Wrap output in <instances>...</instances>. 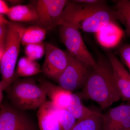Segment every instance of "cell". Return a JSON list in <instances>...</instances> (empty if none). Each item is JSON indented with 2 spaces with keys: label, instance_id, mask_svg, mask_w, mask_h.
<instances>
[{
  "label": "cell",
  "instance_id": "cell-1",
  "mask_svg": "<svg viewBox=\"0 0 130 130\" xmlns=\"http://www.w3.org/2000/svg\"><path fill=\"white\" fill-rule=\"evenodd\" d=\"M84 87L77 94L82 99L95 102L102 109L108 108L121 99L114 79L108 59L100 55Z\"/></svg>",
  "mask_w": 130,
  "mask_h": 130
},
{
  "label": "cell",
  "instance_id": "cell-2",
  "mask_svg": "<svg viewBox=\"0 0 130 130\" xmlns=\"http://www.w3.org/2000/svg\"><path fill=\"white\" fill-rule=\"evenodd\" d=\"M6 91L12 106L21 111L39 108L46 101L45 91L30 78L15 79Z\"/></svg>",
  "mask_w": 130,
  "mask_h": 130
},
{
  "label": "cell",
  "instance_id": "cell-3",
  "mask_svg": "<svg viewBox=\"0 0 130 130\" xmlns=\"http://www.w3.org/2000/svg\"><path fill=\"white\" fill-rule=\"evenodd\" d=\"M25 28L20 23L13 21H10L8 24L5 54L0 60L2 78L0 82V88L3 90H6L13 82L21 37Z\"/></svg>",
  "mask_w": 130,
  "mask_h": 130
},
{
  "label": "cell",
  "instance_id": "cell-4",
  "mask_svg": "<svg viewBox=\"0 0 130 130\" xmlns=\"http://www.w3.org/2000/svg\"><path fill=\"white\" fill-rule=\"evenodd\" d=\"M67 52L68 64L56 82L59 86L72 92L73 91L83 88L94 68Z\"/></svg>",
  "mask_w": 130,
  "mask_h": 130
},
{
  "label": "cell",
  "instance_id": "cell-5",
  "mask_svg": "<svg viewBox=\"0 0 130 130\" xmlns=\"http://www.w3.org/2000/svg\"><path fill=\"white\" fill-rule=\"evenodd\" d=\"M59 30L61 39L68 53L82 62L95 67L97 62L85 44L79 29L64 24L59 25Z\"/></svg>",
  "mask_w": 130,
  "mask_h": 130
},
{
  "label": "cell",
  "instance_id": "cell-6",
  "mask_svg": "<svg viewBox=\"0 0 130 130\" xmlns=\"http://www.w3.org/2000/svg\"><path fill=\"white\" fill-rule=\"evenodd\" d=\"M68 2L67 0L32 1L31 5L35 7L38 15L34 24L47 31L56 28Z\"/></svg>",
  "mask_w": 130,
  "mask_h": 130
},
{
  "label": "cell",
  "instance_id": "cell-7",
  "mask_svg": "<svg viewBox=\"0 0 130 130\" xmlns=\"http://www.w3.org/2000/svg\"><path fill=\"white\" fill-rule=\"evenodd\" d=\"M44 44L46 53L42 72L47 77L56 82L68 64V52L48 43Z\"/></svg>",
  "mask_w": 130,
  "mask_h": 130
},
{
  "label": "cell",
  "instance_id": "cell-8",
  "mask_svg": "<svg viewBox=\"0 0 130 130\" xmlns=\"http://www.w3.org/2000/svg\"><path fill=\"white\" fill-rule=\"evenodd\" d=\"M0 111V130H37L33 121L24 111L3 105Z\"/></svg>",
  "mask_w": 130,
  "mask_h": 130
},
{
  "label": "cell",
  "instance_id": "cell-9",
  "mask_svg": "<svg viewBox=\"0 0 130 130\" xmlns=\"http://www.w3.org/2000/svg\"><path fill=\"white\" fill-rule=\"evenodd\" d=\"M130 128V101L112 108L103 114L102 130H126Z\"/></svg>",
  "mask_w": 130,
  "mask_h": 130
},
{
  "label": "cell",
  "instance_id": "cell-10",
  "mask_svg": "<svg viewBox=\"0 0 130 130\" xmlns=\"http://www.w3.org/2000/svg\"><path fill=\"white\" fill-rule=\"evenodd\" d=\"M108 58L112 69L114 79L121 99L130 101V73L115 55L107 53Z\"/></svg>",
  "mask_w": 130,
  "mask_h": 130
},
{
  "label": "cell",
  "instance_id": "cell-11",
  "mask_svg": "<svg viewBox=\"0 0 130 130\" xmlns=\"http://www.w3.org/2000/svg\"><path fill=\"white\" fill-rule=\"evenodd\" d=\"M59 109L51 101H46L38 108L37 116L40 130H60Z\"/></svg>",
  "mask_w": 130,
  "mask_h": 130
},
{
  "label": "cell",
  "instance_id": "cell-12",
  "mask_svg": "<svg viewBox=\"0 0 130 130\" xmlns=\"http://www.w3.org/2000/svg\"><path fill=\"white\" fill-rule=\"evenodd\" d=\"M39 85L58 108L66 109L70 103L72 92L45 79L40 80Z\"/></svg>",
  "mask_w": 130,
  "mask_h": 130
},
{
  "label": "cell",
  "instance_id": "cell-13",
  "mask_svg": "<svg viewBox=\"0 0 130 130\" xmlns=\"http://www.w3.org/2000/svg\"><path fill=\"white\" fill-rule=\"evenodd\" d=\"M124 32L115 22H111L96 33V39L103 46L113 47L121 40Z\"/></svg>",
  "mask_w": 130,
  "mask_h": 130
},
{
  "label": "cell",
  "instance_id": "cell-14",
  "mask_svg": "<svg viewBox=\"0 0 130 130\" xmlns=\"http://www.w3.org/2000/svg\"><path fill=\"white\" fill-rule=\"evenodd\" d=\"M7 16L13 22L34 23L38 18L36 11L32 5H19L10 7Z\"/></svg>",
  "mask_w": 130,
  "mask_h": 130
},
{
  "label": "cell",
  "instance_id": "cell-15",
  "mask_svg": "<svg viewBox=\"0 0 130 130\" xmlns=\"http://www.w3.org/2000/svg\"><path fill=\"white\" fill-rule=\"evenodd\" d=\"M41 72L42 68L36 60L24 56L20 59L18 62L13 81L19 77L31 76Z\"/></svg>",
  "mask_w": 130,
  "mask_h": 130
},
{
  "label": "cell",
  "instance_id": "cell-16",
  "mask_svg": "<svg viewBox=\"0 0 130 130\" xmlns=\"http://www.w3.org/2000/svg\"><path fill=\"white\" fill-rule=\"evenodd\" d=\"M77 94L72 93L70 103L66 109L77 120L85 118L96 112L85 106Z\"/></svg>",
  "mask_w": 130,
  "mask_h": 130
},
{
  "label": "cell",
  "instance_id": "cell-17",
  "mask_svg": "<svg viewBox=\"0 0 130 130\" xmlns=\"http://www.w3.org/2000/svg\"><path fill=\"white\" fill-rule=\"evenodd\" d=\"M47 30L37 25L26 27L21 37V44L24 46L42 42L45 39Z\"/></svg>",
  "mask_w": 130,
  "mask_h": 130
},
{
  "label": "cell",
  "instance_id": "cell-18",
  "mask_svg": "<svg viewBox=\"0 0 130 130\" xmlns=\"http://www.w3.org/2000/svg\"><path fill=\"white\" fill-rule=\"evenodd\" d=\"M103 114L96 112L91 116L77 120L71 130H102Z\"/></svg>",
  "mask_w": 130,
  "mask_h": 130
},
{
  "label": "cell",
  "instance_id": "cell-19",
  "mask_svg": "<svg viewBox=\"0 0 130 130\" xmlns=\"http://www.w3.org/2000/svg\"><path fill=\"white\" fill-rule=\"evenodd\" d=\"M114 2L117 20L124 25L126 34L130 37V0H118Z\"/></svg>",
  "mask_w": 130,
  "mask_h": 130
},
{
  "label": "cell",
  "instance_id": "cell-20",
  "mask_svg": "<svg viewBox=\"0 0 130 130\" xmlns=\"http://www.w3.org/2000/svg\"><path fill=\"white\" fill-rule=\"evenodd\" d=\"M25 53L28 58L36 60L41 59L45 55L46 47L44 43L30 44L26 45Z\"/></svg>",
  "mask_w": 130,
  "mask_h": 130
},
{
  "label": "cell",
  "instance_id": "cell-21",
  "mask_svg": "<svg viewBox=\"0 0 130 130\" xmlns=\"http://www.w3.org/2000/svg\"><path fill=\"white\" fill-rule=\"evenodd\" d=\"M60 130H71L76 122L73 116L66 109L58 110Z\"/></svg>",
  "mask_w": 130,
  "mask_h": 130
},
{
  "label": "cell",
  "instance_id": "cell-22",
  "mask_svg": "<svg viewBox=\"0 0 130 130\" xmlns=\"http://www.w3.org/2000/svg\"><path fill=\"white\" fill-rule=\"evenodd\" d=\"M120 54L122 60L130 71V44L123 45L120 49Z\"/></svg>",
  "mask_w": 130,
  "mask_h": 130
},
{
  "label": "cell",
  "instance_id": "cell-23",
  "mask_svg": "<svg viewBox=\"0 0 130 130\" xmlns=\"http://www.w3.org/2000/svg\"><path fill=\"white\" fill-rule=\"evenodd\" d=\"M8 24L0 26V46H6Z\"/></svg>",
  "mask_w": 130,
  "mask_h": 130
},
{
  "label": "cell",
  "instance_id": "cell-24",
  "mask_svg": "<svg viewBox=\"0 0 130 130\" xmlns=\"http://www.w3.org/2000/svg\"><path fill=\"white\" fill-rule=\"evenodd\" d=\"M10 7H8L6 2L3 0H0V14L7 15Z\"/></svg>",
  "mask_w": 130,
  "mask_h": 130
},
{
  "label": "cell",
  "instance_id": "cell-25",
  "mask_svg": "<svg viewBox=\"0 0 130 130\" xmlns=\"http://www.w3.org/2000/svg\"><path fill=\"white\" fill-rule=\"evenodd\" d=\"M102 1L100 0H75V2L89 5H94L101 2Z\"/></svg>",
  "mask_w": 130,
  "mask_h": 130
},
{
  "label": "cell",
  "instance_id": "cell-26",
  "mask_svg": "<svg viewBox=\"0 0 130 130\" xmlns=\"http://www.w3.org/2000/svg\"><path fill=\"white\" fill-rule=\"evenodd\" d=\"M10 21H8L4 15L0 14V26L8 25Z\"/></svg>",
  "mask_w": 130,
  "mask_h": 130
},
{
  "label": "cell",
  "instance_id": "cell-27",
  "mask_svg": "<svg viewBox=\"0 0 130 130\" xmlns=\"http://www.w3.org/2000/svg\"><path fill=\"white\" fill-rule=\"evenodd\" d=\"M7 2L12 5V6L21 5V3L23 2V1H20V0H11V1H8Z\"/></svg>",
  "mask_w": 130,
  "mask_h": 130
},
{
  "label": "cell",
  "instance_id": "cell-28",
  "mask_svg": "<svg viewBox=\"0 0 130 130\" xmlns=\"http://www.w3.org/2000/svg\"><path fill=\"white\" fill-rule=\"evenodd\" d=\"M126 130H130V128H129V129H128Z\"/></svg>",
  "mask_w": 130,
  "mask_h": 130
}]
</instances>
